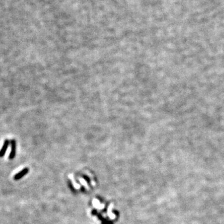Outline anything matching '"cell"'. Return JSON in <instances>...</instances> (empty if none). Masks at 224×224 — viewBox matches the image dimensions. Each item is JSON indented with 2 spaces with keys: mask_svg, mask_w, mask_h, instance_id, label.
Segmentation results:
<instances>
[{
  "mask_svg": "<svg viewBox=\"0 0 224 224\" xmlns=\"http://www.w3.org/2000/svg\"><path fill=\"white\" fill-rule=\"evenodd\" d=\"M10 145H11V152L9 153V157L8 158L10 160H12L16 157V148H17V145H16V141L15 139H12L11 140V143H10Z\"/></svg>",
  "mask_w": 224,
  "mask_h": 224,
  "instance_id": "1",
  "label": "cell"
},
{
  "mask_svg": "<svg viewBox=\"0 0 224 224\" xmlns=\"http://www.w3.org/2000/svg\"><path fill=\"white\" fill-rule=\"evenodd\" d=\"M11 141H9V140L8 139H5V141H4L3 145L2 148L0 149V158H3L5 155L7 151V149H8V147H9V145H10Z\"/></svg>",
  "mask_w": 224,
  "mask_h": 224,
  "instance_id": "2",
  "label": "cell"
},
{
  "mask_svg": "<svg viewBox=\"0 0 224 224\" xmlns=\"http://www.w3.org/2000/svg\"><path fill=\"white\" fill-rule=\"evenodd\" d=\"M29 172V169L28 168H24L23 169L22 171H21L19 173H16L14 176V179L15 181H18L20 179H21L23 177H24L26 174H27Z\"/></svg>",
  "mask_w": 224,
  "mask_h": 224,
  "instance_id": "3",
  "label": "cell"
},
{
  "mask_svg": "<svg viewBox=\"0 0 224 224\" xmlns=\"http://www.w3.org/2000/svg\"><path fill=\"white\" fill-rule=\"evenodd\" d=\"M93 205H94V207H97V208H98V209H102L103 207H104V205H100V202H99L98 200H97L96 199H93Z\"/></svg>",
  "mask_w": 224,
  "mask_h": 224,
  "instance_id": "4",
  "label": "cell"
},
{
  "mask_svg": "<svg viewBox=\"0 0 224 224\" xmlns=\"http://www.w3.org/2000/svg\"><path fill=\"white\" fill-rule=\"evenodd\" d=\"M113 207V204H111L108 207V216L110 217L112 219H114L115 218V215H113V214L112 213V209Z\"/></svg>",
  "mask_w": 224,
  "mask_h": 224,
  "instance_id": "5",
  "label": "cell"
},
{
  "mask_svg": "<svg viewBox=\"0 0 224 224\" xmlns=\"http://www.w3.org/2000/svg\"><path fill=\"white\" fill-rule=\"evenodd\" d=\"M69 178L71 179V181H72L73 185H74V187H75L77 189H79V188H80V185H78L77 184V182H75V181H74V178H73V176L72 175V174H70V175H69Z\"/></svg>",
  "mask_w": 224,
  "mask_h": 224,
  "instance_id": "6",
  "label": "cell"
},
{
  "mask_svg": "<svg viewBox=\"0 0 224 224\" xmlns=\"http://www.w3.org/2000/svg\"><path fill=\"white\" fill-rule=\"evenodd\" d=\"M79 179L80 182L81 183H82V184L83 185L84 187H85L87 188V190H89V187L88 186V185H87V184L86 181H85V180L83 179V178H79Z\"/></svg>",
  "mask_w": 224,
  "mask_h": 224,
  "instance_id": "7",
  "label": "cell"
}]
</instances>
